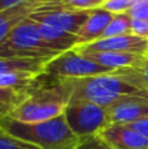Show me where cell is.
Wrapping results in <instances>:
<instances>
[{
  "label": "cell",
  "instance_id": "1",
  "mask_svg": "<svg viewBox=\"0 0 148 149\" xmlns=\"http://www.w3.org/2000/svg\"><path fill=\"white\" fill-rule=\"evenodd\" d=\"M62 82L70 100L89 101L106 109L130 98H148V88L134 70L84 79H62Z\"/></svg>",
  "mask_w": 148,
  "mask_h": 149
},
{
  "label": "cell",
  "instance_id": "2",
  "mask_svg": "<svg viewBox=\"0 0 148 149\" xmlns=\"http://www.w3.org/2000/svg\"><path fill=\"white\" fill-rule=\"evenodd\" d=\"M68 101L62 79L42 72L21 89L20 101L7 116L22 123L50 120L64 113Z\"/></svg>",
  "mask_w": 148,
  "mask_h": 149
},
{
  "label": "cell",
  "instance_id": "3",
  "mask_svg": "<svg viewBox=\"0 0 148 149\" xmlns=\"http://www.w3.org/2000/svg\"><path fill=\"white\" fill-rule=\"evenodd\" d=\"M0 127L39 149H75L80 141L68 127L63 114L39 123H22L4 115L0 118Z\"/></svg>",
  "mask_w": 148,
  "mask_h": 149
},
{
  "label": "cell",
  "instance_id": "4",
  "mask_svg": "<svg viewBox=\"0 0 148 149\" xmlns=\"http://www.w3.org/2000/svg\"><path fill=\"white\" fill-rule=\"evenodd\" d=\"M62 52L52 50L43 41L38 24L30 17L20 22L1 42L0 58L52 59Z\"/></svg>",
  "mask_w": 148,
  "mask_h": 149
},
{
  "label": "cell",
  "instance_id": "5",
  "mask_svg": "<svg viewBox=\"0 0 148 149\" xmlns=\"http://www.w3.org/2000/svg\"><path fill=\"white\" fill-rule=\"evenodd\" d=\"M63 115L71 131L79 139L98 135L110 124L106 107L84 100H70Z\"/></svg>",
  "mask_w": 148,
  "mask_h": 149
},
{
  "label": "cell",
  "instance_id": "6",
  "mask_svg": "<svg viewBox=\"0 0 148 149\" xmlns=\"http://www.w3.org/2000/svg\"><path fill=\"white\" fill-rule=\"evenodd\" d=\"M43 72L59 79H84L115 71L97 64L76 50H70L50 59L45 65Z\"/></svg>",
  "mask_w": 148,
  "mask_h": 149
},
{
  "label": "cell",
  "instance_id": "7",
  "mask_svg": "<svg viewBox=\"0 0 148 149\" xmlns=\"http://www.w3.org/2000/svg\"><path fill=\"white\" fill-rule=\"evenodd\" d=\"M89 10H76L67 7L51 3V4H41L29 15L36 22H42L64 30L67 33L77 36L79 30L87 21Z\"/></svg>",
  "mask_w": 148,
  "mask_h": 149
},
{
  "label": "cell",
  "instance_id": "8",
  "mask_svg": "<svg viewBox=\"0 0 148 149\" xmlns=\"http://www.w3.org/2000/svg\"><path fill=\"white\" fill-rule=\"evenodd\" d=\"M73 50L77 51H118L146 55L148 52V39L126 34V36L100 38L85 45H79Z\"/></svg>",
  "mask_w": 148,
  "mask_h": 149
},
{
  "label": "cell",
  "instance_id": "9",
  "mask_svg": "<svg viewBox=\"0 0 148 149\" xmlns=\"http://www.w3.org/2000/svg\"><path fill=\"white\" fill-rule=\"evenodd\" d=\"M98 136L112 149H148V139L126 124H109Z\"/></svg>",
  "mask_w": 148,
  "mask_h": 149
},
{
  "label": "cell",
  "instance_id": "10",
  "mask_svg": "<svg viewBox=\"0 0 148 149\" xmlns=\"http://www.w3.org/2000/svg\"><path fill=\"white\" fill-rule=\"evenodd\" d=\"M77 51V50H76ZM85 55L97 64L106 67L113 71L133 70L138 68L144 59V55L134 52H118V51H79Z\"/></svg>",
  "mask_w": 148,
  "mask_h": 149
},
{
  "label": "cell",
  "instance_id": "11",
  "mask_svg": "<svg viewBox=\"0 0 148 149\" xmlns=\"http://www.w3.org/2000/svg\"><path fill=\"white\" fill-rule=\"evenodd\" d=\"M109 110L110 124H128L148 118V98H130L113 105Z\"/></svg>",
  "mask_w": 148,
  "mask_h": 149
},
{
  "label": "cell",
  "instance_id": "12",
  "mask_svg": "<svg viewBox=\"0 0 148 149\" xmlns=\"http://www.w3.org/2000/svg\"><path fill=\"white\" fill-rule=\"evenodd\" d=\"M112 17L113 13L108 12L102 8H96V9L89 10L88 18L77 33L79 45H85L101 38Z\"/></svg>",
  "mask_w": 148,
  "mask_h": 149
},
{
  "label": "cell",
  "instance_id": "13",
  "mask_svg": "<svg viewBox=\"0 0 148 149\" xmlns=\"http://www.w3.org/2000/svg\"><path fill=\"white\" fill-rule=\"evenodd\" d=\"M38 0H29L21 5L0 12V42L16 28L20 22L29 17L31 12L39 7Z\"/></svg>",
  "mask_w": 148,
  "mask_h": 149
},
{
  "label": "cell",
  "instance_id": "14",
  "mask_svg": "<svg viewBox=\"0 0 148 149\" xmlns=\"http://www.w3.org/2000/svg\"><path fill=\"white\" fill-rule=\"evenodd\" d=\"M50 59H18V58H0V74L12 71H33L43 72L45 65Z\"/></svg>",
  "mask_w": 148,
  "mask_h": 149
},
{
  "label": "cell",
  "instance_id": "15",
  "mask_svg": "<svg viewBox=\"0 0 148 149\" xmlns=\"http://www.w3.org/2000/svg\"><path fill=\"white\" fill-rule=\"evenodd\" d=\"M42 72L33 71H12L0 74V88L4 89H22L28 86L38 74Z\"/></svg>",
  "mask_w": 148,
  "mask_h": 149
},
{
  "label": "cell",
  "instance_id": "16",
  "mask_svg": "<svg viewBox=\"0 0 148 149\" xmlns=\"http://www.w3.org/2000/svg\"><path fill=\"white\" fill-rule=\"evenodd\" d=\"M131 34V17L127 12L113 15L108 28L105 29L101 38H109V37H118Z\"/></svg>",
  "mask_w": 148,
  "mask_h": 149
},
{
  "label": "cell",
  "instance_id": "17",
  "mask_svg": "<svg viewBox=\"0 0 148 149\" xmlns=\"http://www.w3.org/2000/svg\"><path fill=\"white\" fill-rule=\"evenodd\" d=\"M21 98L20 89H4L0 88V118L8 115L10 110L17 105Z\"/></svg>",
  "mask_w": 148,
  "mask_h": 149
},
{
  "label": "cell",
  "instance_id": "18",
  "mask_svg": "<svg viewBox=\"0 0 148 149\" xmlns=\"http://www.w3.org/2000/svg\"><path fill=\"white\" fill-rule=\"evenodd\" d=\"M0 149H39L36 145L12 136L0 127Z\"/></svg>",
  "mask_w": 148,
  "mask_h": 149
},
{
  "label": "cell",
  "instance_id": "19",
  "mask_svg": "<svg viewBox=\"0 0 148 149\" xmlns=\"http://www.w3.org/2000/svg\"><path fill=\"white\" fill-rule=\"evenodd\" d=\"M136 0H105L101 8L108 12L117 15V13H125L133 7Z\"/></svg>",
  "mask_w": 148,
  "mask_h": 149
},
{
  "label": "cell",
  "instance_id": "20",
  "mask_svg": "<svg viewBox=\"0 0 148 149\" xmlns=\"http://www.w3.org/2000/svg\"><path fill=\"white\" fill-rule=\"evenodd\" d=\"M75 149H112V148L98 135H93V136L80 139V141H79V144L76 145Z\"/></svg>",
  "mask_w": 148,
  "mask_h": 149
},
{
  "label": "cell",
  "instance_id": "21",
  "mask_svg": "<svg viewBox=\"0 0 148 149\" xmlns=\"http://www.w3.org/2000/svg\"><path fill=\"white\" fill-rule=\"evenodd\" d=\"M127 13L131 18L148 21V0H136Z\"/></svg>",
  "mask_w": 148,
  "mask_h": 149
},
{
  "label": "cell",
  "instance_id": "22",
  "mask_svg": "<svg viewBox=\"0 0 148 149\" xmlns=\"http://www.w3.org/2000/svg\"><path fill=\"white\" fill-rule=\"evenodd\" d=\"M131 34L148 39V21L131 18Z\"/></svg>",
  "mask_w": 148,
  "mask_h": 149
},
{
  "label": "cell",
  "instance_id": "23",
  "mask_svg": "<svg viewBox=\"0 0 148 149\" xmlns=\"http://www.w3.org/2000/svg\"><path fill=\"white\" fill-rule=\"evenodd\" d=\"M126 126H128L131 130H134V131L138 132L139 135H142V136H144L146 139H148V118L133 122V123H128V124H126Z\"/></svg>",
  "mask_w": 148,
  "mask_h": 149
},
{
  "label": "cell",
  "instance_id": "24",
  "mask_svg": "<svg viewBox=\"0 0 148 149\" xmlns=\"http://www.w3.org/2000/svg\"><path fill=\"white\" fill-rule=\"evenodd\" d=\"M134 72L138 74V77L144 82V85L148 88V52L144 55V59L142 64L138 68H133Z\"/></svg>",
  "mask_w": 148,
  "mask_h": 149
},
{
  "label": "cell",
  "instance_id": "25",
  "mask_svg": "<svg viewBox=\"0 0 148 149\" xmlns=\"http://www.w3.org/2000/svg\"><path fill=\"white\" fill-rule=\"evenodd\" d=\"M26 1H29V0H0V12L10 9V8L17 7V5H21Z\"/></svg>",
  "mask_w": 148,
  "mask_h": 149
},
{
  "label": "cell",
  "instance_id": "26",
  "mask_svg": "<svg viewBox=\"0 0 148 149\" xmlns=\"http://www.w3.org/2000/svg\"><path fill=\"white\" fill-rule=\"evenodd\" d=\"M59 0H38L39 4H51V3H58Z\"/></svg>",
  "mask_w": 148,
  "mask_h": 149
},
{
  "label": "cell",
  "instance_id": "27",
  "mask_svg": "<svg viewBox=\"0 0 148 149\" xmlns=\"http://www.w3.org/2000/svg\"><path fill=\"white\" fill-rule=\"evenodd\" d=\"M102 1H105V0H102Z\"/></svg>",
  "mask_w": 148,
  "mask_h": 149
}]
</instances>
